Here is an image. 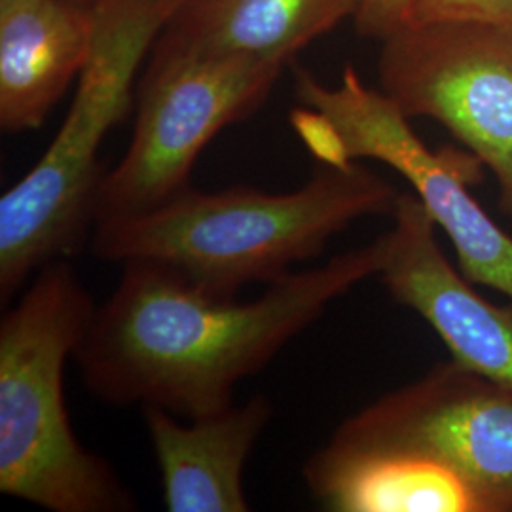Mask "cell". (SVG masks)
Returning a JSON list of instances; mask_svg holds the SVG:
<instances>
[{
	"label": "cell",
	"instance_id": "4",
	"mask_svg": "<svg viewBox=\"0 0 512 512\" xmlns=\"http://www.w3.org/2000/svg\"><path fill=\"white\" fill-rule=\"evenodd\" d=\"M183 0H97L92 54L37 165L0 198V298L74 253L95 222L97 154L131 107L133 82Z\"/></svg>",
	"mask_w": 512,
	"mask_h": 512
},
{
	"label": "cell",
	"instance_id": "6",
	"mask_svg": "<svg viewBox=\"0 0 512 512\" xmlns=\"http://www.w3.org/2000/svg\"><path fill=\"white\" fill-rule=\"evenodd\" d=\"M285 65L156 40L124 158L101 177L93 228L156 209L190 188L213 137L255 112Z\"/></svg>",
	"mask_w": 512,
	"mask_h": 512
},
{
	"label": "cell",
	"instance_id": "7",
	"mask_svg": "<svg viewBox=\"0 0 512 512\" xmlns=\"http://www.w3.org/2000/svg\"><path fill=\"white\" fill-rule=\"evenodd\" d=\"M382 92L408 118H431L494 173L512 220V25L444 19L384 40Z\"/></svg>",
	"mask_w": 512,
	"mask_h": 512
},
{
	"label": "cell",
	"instance_id": "11",
	"mask_svg": "<svg viewBox=\"0 0 512 512\" xmlns=\"http://www.w3.org/2000/svg\"><path fill=\"white\" fill-rule=\"evenodd\" d=\"M93 4L14 0L0 6V128L38 129L92 54Z\"/></svg>",
	"mask_w": 512,
	"mask_h": 512
},
{
	"label": "cell",
	"instance_id": "13",
	"mask_svg": "<svg viewBox=\"0 0 512 512\" xmlns=\"http://www.w3.org/2000/svg\"><path fill=\"white\" fill-rule=\"evenodd\" d=\"M359 0H183L158 40L279 65L353 18Z\"/></svg>",
	"mask_w": 512,
	"mask_h": 512
},
{
	"label": "cell",
	"instance_id": "16",
	"mask_svg": "<svg viewBox=\"0 0 512 512\" xmlns=\"http://www.w3.org/2000/svg\"><path fill=\"white\" fill-rule=\"evenodd\" d=\"M78 2H84V4H93V2H97V0H78Z\"/></svg>",
	"mask_w": 512,
	"mask_h": 512
},
{
	"label": "cell",
	"instance_id": "12",
	"mask_svg": "<svg viewBox=\"0 0 512 512\" xmlns=\"http://www.w3.org/2000/svg\"><path fill=\"white\" fill-rule=\"evenodd\" d=\"M143 412L167 511H249L243 467L272 418L264 395L188 423L160 406Z\"/></svg>",
	"mask_w": 512,
	"mask_h": 512
},
{
	"label": "cell",
	"instance_id": "2",
	"mask_svg": "<svg viewBox=\"0 0 512 512\" xmlns=\"http://www.w3.org/2000/svg\"><path fill=\"white\" fill-rule=\"evenodd\" d=\"M399 194L357 162L323 165L283 194L190 186L143 215L95 226L92 251L120 266H162L207 293L234 298L249 283L293 274L294 264L321 255L355 220L391 217Z\"/></svg>",
	"mask_w": 512,
	"mask_h": 512
},
{
	"label": "cell",
	"instance_id": "14",
	"mask_svg": "<svg viewBox=\"0 0 512 512\" xmlns=\"http://www.w3.org/2000/svg\"><path fill=\"white\" fill-rule=\"evenodd\" d=\"M473 19L512 25V0H420L412 23Z\"/></svg>",
	"mask_w": 512,
	"mask_h": 512
},
{
	"label": "cell",
	"instance_id": "5",
	"mask_svg": "<svg viewBox=\"0 0 512 512\" xmlns=\"http://www.w3.org/2000/svg\"><path fill=\"white\" fill-rule=\"evenodd\" d=\"M296 133L323 165L376 160L395 169L414 188L431 219L450 238L459 272L512 302V238L471 194L486 165L471 150H431L410 118L382 90H372L353 67L338 86H325L294 69Z\"/></svg>",
	"mask_w": 512,
	"mask_h": 512
},
{
	"label": "cell",
	"instance_id": "15",
	"mask_svg": "<svg viewBox=\"0 0 512 512\" xmlns=\"http://www.w3.org/2000/svg\"><path fill=\"white\" fill-rule=\"evenodd\" d=\"M418 4L420 0H359L353 16L357 33L385 40L412 23Z\"/></svg>",
	"mask_w": 512,
	"mask_h": 512
},
{
	"label": "cell",
	"instance_id": "10",
	"mask_svg": "<svg viewBox=\"0 0 512 512\" xmlns=\"http://www.w3.org/2000/svg\"><path fill=\"white\" fill-rule=\"evenodd\" d=\"M311 495L334 512H505L497 497L454 467L393 448L330 439L308 461Z\"/></svg>",
	"mask_w": 512,
	"mask_h": 512
},
{
	"label": "cell",
	"instance_id": "17",
	"mask_svg": "<svg viewBox=\"0 0 512 512\" xmlns=\"http://www.w3.org/2000/svg\"><path fill=\"white\" fill-rule=\"evenodd\" d=\"M10 2H14V0H0V6H2V4H10Z\"/></svg>",
	"mask_w": 512,
	"mask_h": 512
},
{
	"label": "cell",
	"instance_id": "9",
	"mask_svg": "<svg viewBox=\"0 0 512 512\" xmlns=\"http://www.w3.org/2000/svg\"><path fill=\"white\" fill-rule=\"evenodd\" d=\"M391 217L378 274L387 293L437 332L456 363L512 389V302H490L448 262L416 194L401 192Z\"/></svg>",
	"mask_w": 512,
	"mask_h": 512
},
{
	"label": "cell",
	"instance_id": "8",
	"mask_svg": "<svg viewBox=\"0 0 512 512\" xmlns=\"http://www.w3.org/2000/svg\"><path fill=\"white\" fill-rule=\"evenodd\" d=\"M332 440L437 459L512 512V389L454 359L368 404Z\"/></svg>",
	"mask_w": 512,
	"mask_h": 512
},
{
	"label": "cell",
	"instance_id": "3",
	"mask_svg": "<svg viewBox=\"0 0 512 512\" xmlns=\"http://www.w3.org/2000/svg\"><path fill=\"white\" fill-rule=\"evenodd\" d=\"M95 306L65 260L44 266L0 323V492L52 512H128L137 501L74 435L63 372Z\"/></svg>",
	"mask_w": 512,
	"mask_h": 512
},
{
	"label": "cell",
	"instance_id": "1",
	"mask_svg": "<svg viewBox=\"0 0 512 512\" xmlns=\"http://www.w3.org/2000/svg\"><path fill=\"white\" fill-rule=\"evenodd\" d=\"M384 253L380 236L277 279L249 302L207 293L162 266L126 264L74 353L82 380L107 403L160 406L186 420L222 412L241 380L334 300L378 277Z\"/></svg>",
	"mask_w": 512,
	"mask_h": 512
}]
</instances>
